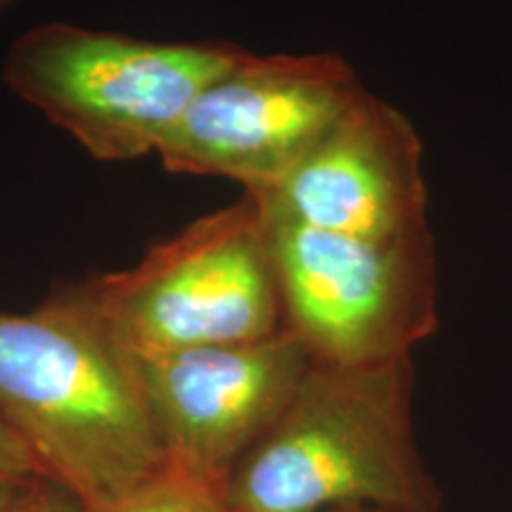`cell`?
Wrapping results in <instances>:
<instances>
[{
    "label": "cell",
    "mask_w": 512,
    "mask_h": 512,
    "mask_svg": "<svg viewBox=\"0 0 512 512\" xmlns=\"http://www.w3.org/2000/svg\"><path fill=\"white\" fill-rule=\"evenodd\" d=\"M0 422L86 512L166 470L136 361L76 283L29 313H0Z\"/></svg>",
    "instance_id": "6da1fadb"
},
{
    "label": "cell",
    "mask_w": 512,
    "mask_h": 512,
    "mask_svg": "<svg viewBox=\"0 0 512 512\" xmlns=\"http://www.w3.org/2000/svg\"><path fill=\"white\" fill-rule=\"evenodd\" d=\"M411 358L311 366L280 415L223 484L230 512H325L380 505L439 512L411 422Z\"/></svg>",
    "instance_id": "7a4b0ae2"
},
{
    "label": "cell",
    "mask_w": 512,
    "mask_h": 512,
    "mask_svg": "<svg viewBox=\"0 0 512 512\" xmlns=\"http://www.w3.org/2000/svg\"><path fill=\"white\" fill-rule=\"evenodd\" d=\"M247 50L226 41L166 43L46 22L15 38L3 81L98 162L157 152L192 100Z\"/></svg>",
    "instance_id": "3957f363"
},
{
    "label": "cell",
    "mask_w": 512,
    "mask_h": 512,
    "mask_svg": "<svg viewBox=\"0 0 512 512\" xmlns=\"http://www.w3.org/2000/svg\"><path fill=\"white\" fill-rule=\"evenodd\" d=\"M131 358L259 342L285 328L254 197L192 221L136 266L76 283Z\"/></svg>",
    "instance_id": "277c9868"
},
{
    "label": "cell",
    "mask_w": 512,
    "mask_h": 512,
    "mask_svg": "<svg viewBox=\"0 0 512 512\" xmlns=\"http://www.w3.org/2000/svg\"><path fill=\"white\" fill-rule=\"evenodd\" d=\"M283 325L313 366L361 368L411 358L437 328L430 230L354 238L266 219Z\"/></svg>",
    "instance_id": "5b68a950"
},
{
    "label": "cell",
    "mask_w": 512,
    "mask_h": 512,
    "mask_svg": "<svg viewBox=\"0 0 512 512\" xmlns=\"http://www.w3.org/2000/svg\"><path fill=\"white\" fill-rule=\"evenodd\" d=\"M363 91L335 53L242 55L157 150L171 174L223 176L245 192L280 183Z\"/></svg>",
    "instance_id": "8992f818"
},
{
    "label": "cell",
    "mask_w": 512,
    "mask_h": 512,
    "mask_svg": "<svg viewBox=\"0 0 512 512\" xmlns=\"http://www.w3.org/2000/svg\"><path fill=\"white\" fill-rule=\"evenodd\" d=\"M166 470L221 494L311 370L290 330L233 347L133 358Z\"/></svg>",
    "instance_id": "52a82bcc"
},
{
    "label": "cell",
    "mask_w": 512,
    "mask_h": 512,
    "mask_svg": "<svg viewBox=\"0 0 512 512\" xmlns=\"http://www.w3.org/2000/svg\"><path fill=\"white\" fill-rule=\"evenodd\" d=\"M245 195L266 219L325 233L384 240L427 230L418 133L366 88L283 181Z\"/></svg>",
    "instance_id": "ba28073f"
},
{
    "label": "cell",
    "mask_w": 512,
    "mask_h": 512,
    "mask_svg": "<svg viewBox=\"0 0 512 512\" xmlns=\"http://www.w3.org/2000/svg\"><path fill=\"white\" fill-rule=\"evenodd\" d=\"M98 512H230L223 496L211 486L164 470L133 494Z\"/></svg>",
    "instance_id": "9c48e42d"
},
{
    "label": "cell",
    "mask_w": 512,
    "mask_h": 512,
    "mask_svg": "<svg viewBox=\"0 0 512 512\" xmlns=\"http://www.w3.org/2000/svg\"><path fill=\"white\" fill-rule=\"evenodd\" d=\"M41 491V477H19L0 472V512H27Z\"/></svg>",
    "instance_id": "30bf717a"
},
{
    "label": "cell",
    "mask_w": 512,
    "mask_h": 512,
    "mask_svg": "<svg viewBox=\"0 0 512 512\" xmlns=\"http://www.w3.org/2000/svg\"><path fill=\"white\" fill-rule=\"evenodd\" d=\"M0 472L43 479L36 460L31 458V453L27 451V446H24L3 422H0Z\"/></svg>",
    "instance_id": "8fae6325"
},
{
    "label": "cell",
    "mask_w": 512,
    "mask_h": 512,
    "mask_svg": "<svg viewBox=\"0 0 512 512\" xmlns=\"http://www.w3.org/2000/svg\"><path fill=\"white\" fill-rule=\"evenodd\" d=\"M27 512H86L72 496L64 494L57 486H43V491L38 494L34 505Z\"/></svg>",
    "instance_id": "7c38bea8"
},
{
    "label": "cell",
    "mask_w": 512,
    "mask_h": 512,
    "mask_svg": "<svg viewBox=\"0 0 512 512\" xmlns=\"http://www.w3.org/2000/svg\"><path fill=\"white\" fill-rule=\"evenodd\" d=\"M325 512H411V510H399V508H380V505H347V508H335Z\"/></svg>",
    "instance_id": "4fadbf2b"
},
{
    "label": "cell",
    "mask_w": 512,
    "mask_h": 512,
    "mask_svg": "<svg viewBox=\"0 0 512 512\" xmlns=\"http://www.w3.org/2000/svg\"><path fill=\"white\" fill-rule=\"evenodd\" d=\"M12 3H15V0H0V12H3V10H8Z\"/></svg>",
    "instance_id": "5bb4252c"
}]
</instances>
